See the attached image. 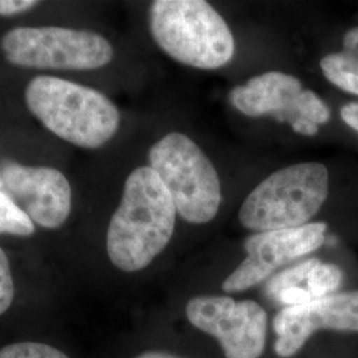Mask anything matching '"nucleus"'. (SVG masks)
<instances>
[{
    "instance_id": "nucleus-1",
    "label": "nucleus",
    "mask_w": 358,
    "mask_h": 358,
    "mask_svg": "<svg viewBox=\"0 0 358 358\" xmlns=\"http://www.w3.org/2000/svg\"><path fill=\"white\" fill-rule=\"evenodd\" d=\"M177 208L152 167H137L125 180L106 232V251L124 272L146 268L171 241Z\"/></svg>"
},
{
    "instance_id": "nucleus-2",
    "label": "nucleus",
    "mask_w": 358,
    "mask_h": 358,
    "mask_svg": "<svg viewBox=\"0 0 358 358\" xmlns=\"http://www.w3.org/2000/svg\"><path fill=\"white\" fill-rule=\"evenodd\" d=\"M24 100L44 128L81 149L101 148L120 128V112L103 93L65 78L34 77Z\"/></svg>"
},
{
    "instance_id": "nucleus-3",
    "label": "nucleus",
    "mask_w": 358,
    "mask_h": 358,
    "mask_svg": "<svg viewBox=\"0 0 358 358\" xmlns=\"http://www.w3.org/2000/svg\"><path fill=\"white\" fill-rule=\"evenodd\" d=\"M149 24L158 47L182 64L217 69L234 57L230 28L203 0H155Z\"/></svg>"
},
{
    "instance_id": "nucleus-4",
    "label": "nucleus",
    "mask_w": 358,
    "mask_h": 358,
    "mask_svg": "<svg viewBox=\"0 0 358 358\" xmlns=\"http://www.w3.org/2000/svg\"><path fill=\"white\" fill-rule=\"evenodd\" d=\"M329 190L327 167L317 162L296 164L271 174L245 198L239 220L245 229H297L309 223Z\"/></svg>"
},
{
    "instance_id": "nucleus-5",
    "label": "nucleus",
    "mask_w": 358,
    "mask_h": 358,
    "mask_svg": "<svg viewBox=\"0 0 358 358\" xmlns=\"http://www.w3.org/2000/svg\"><path fill=\"white\" fill-rule=\"evenodd\" d=\"M149 167L165 185L182 219L203 224L217 217L222 201L217 170L187 136L174 131L154 143Z\"/></svg>"
},
{
    "instance_id": "nucleus-6",
    "label": "nucleus",
    "mask_w": 358,
    "mask_h": 358,
    "mask_svg": "<svg viewBox=\"0 0 358 358\" xmlns=\"http://www.w3.org/2000/svg\"><path fill=\"white\" fill-rule=\"evenodd\" d=\"M7 62L41 71H92L109 64L113 47L87 29L69 27H16L0 41Z\"/></svg>"
},
{
    "instance_id": "nucleus-7",
    "label": "nucleus",
    "mask_w": 358,
    "mask_h": 358,
    "mask_svg": "<svg viewBox=\"0 0 358 358\" xmlns=\"http://www.w3.org/2000/svg\"><path fill=\"white\" fill-rule=\"evenodd\" d=\"M194 328L215 337L226 358H260L267 340V312L252 300L196 296L186 306Z\"/></svg>"
},
{
    "instance_id": "nucleus-8",
    "label": "nucleus",
    "mask_w": 358,
    "mask_h": 358,
    "mask_svg": "<svg viewBox=\"0 0 358 358\" xmlns=\"http://www.w3.org/2000/svg\"><path fill=\"white\" fill-rule=\"evenodd\" d=\"M1 190L43 229L62 227L72 211V187L62 171L51 166H28L13 161L0 165Z\"/></svg>"
},
{
    "instance_id": "nucleus-9",
    "label": "nucleus",
    "mask_w": 358,
    "mask_h": 358,
    "mask_svg": "<svg viewBox=\"0 0 358 358\" xmlns=\"http://www.w3.org/2000/svg\"><path fill=\"white\" fill-rule=\"evenodd\" d=\"M325 223H308L297 229L266 231L252 235L244 244L247 257L223 282L224 292H242L292 262L317 250L325 242Z\"/></svg>"
},
{
    "instance_id": "nucleus-10",
    "label": "nucleus",
    "mask_w": 358,
    "mask_h": 358,
    "mask_svg": "<svg viewBox=\"0 0 358 358\" xmlns=\"http://www.w3.org/2000/svg\"><path fill=\"white\" fill-rule=\"evenodd\" d=\"M322 329L358 332V291L328 294L282 309L273 317L275 353L280 358L294 357L313 333Z\"/></svg>"
},
{
    "instance_id": "nucleus-11",
    "label": "nucleus",
    "mask_w": 358,
    "mask_h": 358,
    "mask_svg": "<svg viewBox=\"0 0 358 358\" xmlns=\"http://www.w3.org/2000/svg\"><path fill=\"white\" fill-rule=\"evenodd\" d=\"M301 83L296 77L272 71L252 77L243 87L231 90L230 101L248 117L273 115L282 122L291 124L300 134L315 136L319 127L301 117Z\"/></svg>"
},
{
    "instance_id": "nucleus-12",
    "label": "nucleus",
    "mask_w": 358,
    "mask_h": 358,
    "mask_svg": "<svg viewBox=\"0 0 358 358\" xmlns=\"http://www.w3.org/2000/svg\"><path fill=\"white\" fill-rule=\"evenodd\" d=\"M324 76L333 85L352 94H358V56L348 52L332 53L321 60Z\"/></svg>"
},
{
    "instance_id": "nucleus-13",
    "label": "nucleus",
    "mask_w": 358,
    "mask_h": 358,
    "mask_svg": "<svg viewBox=\"0 0 358 358\" xmlns=\"http://www.w3.org/2000/svg\"><path fill=\"white\" fill-rule=\"evenodd\" d=\"M36 226L31 217L16 205L13 198L0 189V235L7 234L13 236H31L35 234Z\"/></svg>"
},
{
    "instance_id": "nucleus-14",
    "label": "nucleus",
    "mask_w": 358,
    "mask_h": 358,
    "mask_svg": "<svg viewBox=\"0 0 358 358\" xmlns=\"http://www.w3.org/2000/svg\"><path fill=\"white\" fill-rule=\"evenodd\" d=\"M343 282V271L334 264L317 263L310 271L307 280V289L313 299L332 294Z\"/></svg>"
},
{
    "instance_id": "nucleus-15",
    "label": "nucleus",
    "mask_w": 358,
    "mask_h": 358,
    "mask_svg": "<svg viewBox=\"0 0 358 358\" xmlns=\"http://www.w3.org/2000/svg\"><path fill=\"white\" fill-rule=\"evenodd\" d=\"M319 263L317 259H309L292 268L282 271L279 275H276L268 285H267V294L269 297H275L282 289L292 288V287H300L301 282H307L308 276L313 267Z\"/></svg>"
},
{
    "instance_id": "nucleus-16",
    "label": "nucleus",
    "mask_w": 358,
    "mask_h": 358,
    "mask_svg": "<svg viewBox=\"0 0 358 358\" xmlns=\"http://www.w3.org/2000/svg\"><path fill=\"white\" fill-rule=\"evenodd\" d=\"M0 358H69L62 350L40 343H16L0 349Z\"/></svg>"
},
{
    "instance_id": "nucleus-17",
    "label": "nucleus",
    "mask_w": 358,
    "mask_h": 358,
    "mask_svg": "<svg viewBox=\"0 0 358 358\" xmlns=\"http://www.w3.org/2000/svg\"><path fill=\"white\" fill-rule=\"evenodd\" d=\"M300 110H301L303 120H306V121L316 125V127L327 124L331 118L329 108L312 90H303V92H301Z\"/></svg>"
},
{
    "instance_id": "nucleus-18",
    "label": "nucleus",
    "mask_w": 358,
    "mask_h": 358,
    "mask_svg": "<svg viewBox=\"0 0 358 358\" xmlns=\"http://www.w3.org/2000/svg\"><path fill=\"white\" fill-rule=\"evenodd\" d=\"M13 297H15V284H13L11 264H10L8 256L0 247V316L13 306Z\"/></svg>"
},
{
    "instance_id": "nucleus-19",
    "label": "nucleus",
    "mask_w": 358,
    "mask_h": 358,
    "mask_svg": "<svg viewBox=\"0 0 358 358\" xmlns=\"http://www.w3.org/2000/svg\"><path fill=\"white\" fill-rule=\"evenodd\" d=\"M278 303L287 307H296V306H303L308 301H310L313 297L309 294L307 288L301 287H292L282 289L279 294L273 297Z\"/></svg>"
},
{
    "instance_id": "nucleus-20",
    "label": "nucleus",
    "mask_w": 358,
    "mask_h": 358,
    "mask_svg": "<svg viewBox=\"0 0 358 358\" xmlns=\"http://www.w3.org/2000/svg\"><path fill=\"white\" fill-rule=\"evenodd\" d=\"M38 4V0H0V16L11 17L22 15L36 8Z\"/></svg>"
},
{
    "instance_id": "nucleus-21",
    "label": "nucleus",
    "mask_w": 358,
    "mask_h": 358,
    "mask_svg": "<svg viewBox=\"0 0 358 358\" xmlns=\"http://www.w3.org/2000/svg\"><path fill=\"white\" fill-rule=\"evenodd\" d=\"M341 118L348 127L358 131V103H346L343 106Z\"/></svg>"
},
{
    "instance_id": "nucleus-22",
    "label": "nucleus",
    "mask_w": 358,
    "mask_h": 358,
    "mask_svg": "<svg viewBox=\"0 0 358 358\" xmlns=\"http://www.w3.org/2000/svg\"><path fill=\"white\" fill-rule=\"evenodd\" d=\"M344 52L358 56V27L349 29L343 38Z\"/></svg>"
},
{
    "instance_id": "nucleus-23",
    "label": "nucleus",
    "mask_w": 358,
    "mask_h": 358,
    "mask_svg": "<svg viewBox=\"0 0 358 358\" xmlns=\"http://www.w3.org/2000/svg\"><path fill=\"white\" fill-rule=\"evenodd\" d=\"M134 358H182L176 356V355H171V353H167V352H161V350H148V352H143L141 355H138L137 357Z\"/></svg>"
},
{
    "instance_id": "nucleus-24",
    "label": "nucleus",
    "mask_w": 358,
    "mask_h": 358,
    "mask_svg": "<svg viewBox=\"0 0 358 358\" xmlns=\"http://www.w3.org/2000/svg\"><path fill=\"white\" fill-rule=\"evenodd\" d=\"M0 189H1V183H0Z\"/></svg>"
}]
</instances>
